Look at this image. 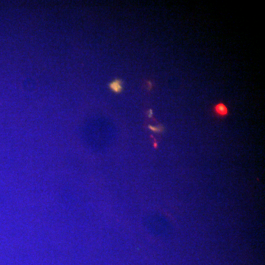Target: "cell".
<instances>
[{
    "label": "cell",
    "mask_w": 265,
    "mask_h": 265,
    "mask_svg": "<svg viewBox=\"0 0 265 265\" xmlns=\"http://www.w3.org/2000/svg\"><path fill=\"white\" fill-rule=\"evenodd\" d=\"M214 113L220 117H225L228 114V109L223 103H220L214 106Z\"/></svg>",
    "instance_id": "cell-1"
},
{
    "label": "cell",
    "mask_w": 265,
    "mask_h": 265,
    "mask_svg": "<svg viewBox=\"0 0 265 265\" xmlns=\"http://www.w3.org/2000/svg\"><path fill=\"white\" fill-rule=\"evenodd\" d=\"M109 88L115 93H120L123 91V81L120 79H117L109 84Z\"/></svg>",
    "instance_id": "cell-2"
},
{
    "label": "cell",
    "mask_w": 265,
    "mask_h": 265,
    "mask_svg": "<svg viewBox=\"0 0 265 265\" xmlns=\"http://www.w3.org/2000/svg\"><path fill=\"white\" fill-rule=\"evenodd\" d=\"M149 128H150V130H152V131H157V132H161L163 130V126H161V125L158 127H153L152 126V125H149Z\"/></svg>",
    "instance_id": "cell-3"
},
{
    "label": "cell",
    "mask_w": 265,
    "mask_h": 265,
    "mask_svg": "<svg viewBox=\"0 0 265 265\" xmlns=\"http://www.w3.org/2000/svg\"><path fill=\"white\" fill-rule=\"evenodd\" d=\"M152 116H153V111H152V109H150L148 112V117H152Z\"/></svg>",
    "instance_id": "cell-4"
}]
</instances>
